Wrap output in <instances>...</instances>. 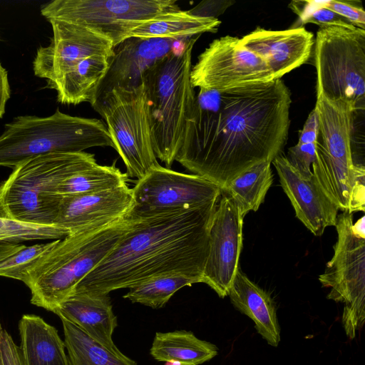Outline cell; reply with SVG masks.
Wrapping results in <instances>:
<instances>
[{
  "label": "cell",
  "instance_id": "24",
  "mask_svg": "<svg viewBox=\"0 0 365 365\" xmlns=\"http://www.w3.org/2000/svg\"><path fill=\"white\" fill-rule=\"evenodd\" d=\"M217 353L215 344L185 330L157 332L150 349L151 356L157 361L180 365H199L211 360Z\"/></svg>",
  "mask_w": 365,
  "mask_h": 365
},
{
  "label": "cell",
  "instance_id": "17",
  "mask_svg": "<svg viewBox=\"0 0 365 365\" xmlns=\"http://www.w3.org/2000/svg\"><path fill=\"white\" fill-rule=\"evenodd\" d=\"M272 163L296 217L304 225L316 236H321L327 227L335 226L339 209L320 187L314 175L302 176L282 153Z\"/></svg>",
  "mask_w": 365,
  "mask_h": 365
},
{
  "label": "cell",
  "instance_id": "30",
  "mask_svg": "<svg viewBox=\"0 0 365 365\" xmlns=\"http://www.w3.org/2000/svg\"><path fill=\"white\" fill-rule=\"evenodd\" d=\"M69 232L55 225H39L0 218V240L21 243L24 241L58 240Z\"/></svg>",
  "mask_w": 365,
  "mask_h": 365
},
{
  "label": "cell",
  "instance_id": "8",
  "mask_svg": "<svg viewBox=\"0 0 365 365\" xmlns=\"http://www.w3.org/2000/svg\"><path fill=\"white\" fill-rule=\"evenodd\" d=\"M317 94L341 98L354 113L365 108V30L319 28L314 38Z\"/></svg>",
  "mask_w": 365,
  "mask_h": 365
},
{
  "label": "cell",
  "instance_id": "38",
  "mask_svg": "<svg viewBox=\"0 0 365 365\" xmlns=\"http://www.w3.org/2000/svg\"><path fill=\"white\" fill-rule=\"evenodd\" d=\"M22 243L0 240V262L24 248Z\"/></svg>",
  "mask_w": 365,
  "mask_h": 365
},
{
  "label": "cell",
  "instance_id": "21",
  "mask_svg": "<svg viewBox=\"0 0 365 365\" xmlns=\"http://www.w3.org/2000/svg\"><path fill=\"white\" fill-rule=\"evenodd\" d=\"M227 296L236 309L255 322L257 333L268 344L277 346L281 340L280 327L276 305L269 294L250 279L240 268Z\"/></svg>",
  "mask_w": 365,
  "mask_h": 365
},
{
  "label": "cell",
  "instance_id": "39",
  "mask_svg": "<svg viewBox=\"0 0 365 365\" xmlns=\"http://www.w3.org/2000/svg\"><path fill=\"white\" fill-rule=\"evenodd\" d=\"M0 218L9 219L6 215V213L5 212V211L4 210V209L2 208V207L1 205H0Z\"/></svg>",
  "mask_w": 365,
  "mask_h": 365
},
{
  "label": "cell",
  "instance_id": "19",
  "mask_svg": "<svg viewBox=\"0 0 365 365\" xmlns=\"http://www.w3.org/2000/svg\"><path fill=\"white\" fill-rule=\"evenodd\" d=\"M240 40L245 47L265 61L274 79L305 63L314 45V34L302 26L282 31L258 26Z\"/></svg>",
  "mask_w": 365,
  "mask_h": 365
},
{
  "label": "cell",
  "instance_id": "18",
  "mask_svg": "<svg viewBox=\"0 0 365 365\" xmlns=\"http://www.w3.org/2000/svg\"><path fill=\"white\" fill-rule=\"evenodd\" d=\"M128 184L102 192L63 197L54 225L70 233L104 225L127 216L132 205Z\"/></svg>",
  "mask_w": 365,
  "mask_h": 365
},
{
  "label": "cell",
  "instance_id": "10",
  "mask_svg": "<svg viewBox=\"0 0 365 365\" xmlns=\"http://www.w3.org/2000/svg\"><path fill=\"white\" fill-rule=\"evenodd\" d=\"M91 105L106 120L128 177L140 180L160 165L152 146L143 83L132 89L112 88L98 96Z\"/></svg>",
  "mask_w": 365,
  "mask_h": 365
},
{
  "label": "cell",
  "instance_id": "5",
  "mask_svg": "<svg viewBox=\"0 0 365 365\" xmlns=\"http://www.w3.org/2000/svg\"><path fill=\"white\" fill-rule=\"evenodd\" d=\"M314 109L319 129L314 177L339 210L364 212L365 168L354 163L351 149L354 113L346 101L322 94H317Z\"/></svg>",
  "mask_w": 365,
  "mask_h": 365
},
{
  "label": "cell",
  "instance_id": "16",
  "mask_svg": "<svg viewBox=\"0 0 365 365\" xmlns=\"http://www.w3.org/2000/svg\"><path fill=\"white\" fill-rule=\"evenodd\" d=\"M192 37L127 38L113 48L110 66L96 97L114 87L140 86L148 69Z\"/></svg>",
  "mask_w": 365,
  "mask_h": 365
},
{
  "label": "cell",
  "instance_id": "6",
  "mask_svg": "<svg viewBox=\"0 0 365 365\" xmlns=\"http://www.w3.org/2000/svg\"><path fill=\"white\" fill-rule=\"evenodd\" d=\"M93 154L53 153L30 158L13 168L0 184V205L9 219L39 225H54L61 197L59 184L96 164Z\"/></svg>",
  "mask_w": 365,
  "mask_h": 365
},
{
  "label": "cell",
  "instance_id": "36",
  "mask_svg": "<svg viewBox=\"0 0 365 365\" xmlns=\"http://www.w3.org/2000/svg\"><path fill=\"white\" fill-rule=\"evenodd\" d=\"M318 118L314 108L309 114L303 128L299 133V144L316 143L318 135Z\"/></svg>",
  "mask_w": 365,
  "mask_h": 365
},
{
  "label": "cell",
  "instance_id": "1",
  "mask_svg": "<svg viewBox=\"0 0 365 365\" xmlns=\"http://www.w3.org/2000/svg\"><path fill=\"white\" fill-rule=\"evenodd\" d=\"M291 103L281 78L223 91L200 88L175 161L222 190L245 170L282 153Z\"/></svg>",
  "mask_w": 365,
  "mask_h": 365
},
{
  "label": "cell",
  "instance_id": "27",
  "mask_svg": "<svg viewBox=\"0 0 365 365\" xmlns=\"http://www.w3.org/2000/svg\"><path fill=\"white\" fill-rule=\"evenodd\" d=\"M269 161L258 163L234 178L222 191L236 202L245 217L257 211L271 187L273 175Z\"/></svg>",
  "mask_w": 365,
  "mask_h": 365
},
{
  "label": "cell",
  "instance_id": "4",
  "mask_svg": "<svg viewBox=\"0 0 365 365\" xmlns=\"http://www.w3.org/2000/svg\"><path fill=\"white\" fill-rule=\"evenodd\" d=\"M195 36L159 61L143 76L152 146L170 168L182 143L195 100L190 81Z\"/></svg>",
  "mask_w": 365,
  "mask_h": 365
},
{
  "label": "cell",
  "instance_id": "15",
  "mask_svg": "<svg viewBox=\"0 0 365 365\" xmlns=\"http://www.w3.org/2000/svg\"><path fill=\"white\" fill-rule=\"evenodd\" d=\"M53 38L41 46L33 62L34 74L46 78L48 84L61 78L78 62L94 56H113V46L106 37L83 26L48 20Z\"/></svg>",
  "mask_w": 365,
  "mask_h": 365
},
{
  "label": "cell",
  "instance_id": "33",
  "mask_svg": "<svg viewBox=\"0 0 365 365\" xmlns=\"http://www.w3.org/2000/svg\"><path fill=\"white\" fill-rule=\"evenodd\" d=\"M321 4L326 9L346 19L353 26L365 30V11L357 1H321Z\"/></svg>",
  "mask_w": 365,
  "mask_h": 365
},
{
  "label": "cell",
  "instance_id": "37",
  "mask_svg": "<svg viewBox=\"0 0 365 365\" xmlns=\"http://www.w3.org/2000/svg\"><path fill=\"white\" fill-rule=\"evenodd\" d=\"M10 97V87L6 69L0 63V118L5 113L6 103Z\"/></svg>",
  "mask_w": 365,
  "mask_h": 365
},
{
  "label": "cell",
  "instance_id": "13",
  "mask_svg": "<svg viewBox=\"0 0 365 365\" xmlns=\"http://www.w3.org/2000/svg\"><path fill=\"white\" fill-rule=\"evenodd\" d=\"M274 80L265 61L247 49L240 38L225 36L213 40L191 68L195 87L223 91Z\"/></svg>",
  "mask_w": 365,
  "mask_h": 365
},
{
  "label": "cell",
  "instance_id": "11",
  "mask_svg": "<svg viewBox=\"0 0 365 365\" xmlns=\"http://www.w3.org/2000/svg\"><path fill=\"white\" fill-rule=\"evenodd\" d=\"M180 9L176 0H55L41 6L48 20L83 26L108 38L113 47L141 22Z\"/></svg>",
  "mask_w": 365,
  "mask_h": 365
},
{
  "label": "cell",
  "instance_id": "35",
  "mask_svg": "<svg viewBox=\"0 0 365 365\" xmlns=\"http://www.w3.org/2000/svg\"><path fill=\"white\" fill-rule=\"evenodd\" d=\"M234 4L235 1L231 0L203 1L188 11L195 16L217 19V16Z\"/></svg>",
  "mask_w": 365,
  "mask_h": 365
},
{
  "label": "cell",
  "instance_id": "12",
  "mask_svg": "<svg viewBox=\"0 0 365 365\" xmlns=\"http://www.w3.org/2000/svg\"><path fill=\"white\" fill-rule=\"evenodd\" d=\"M221 188L200 175L164 168H152L132 188V205L127 217H150L202 205L219 200Z\"/></svg>",
  "mask_w": 365,
  "mask_h": 365
},
{
  "label": "cell",
  "instance_id": "41",
  "mask_svg": "<svg viewBox=\"0 0 365 365\" xmlns=\"http://www.w3.org/2000/svg\"><path fill=\"white\" fill-rule=\"evenodd\" d=\"M2 329H3V327H1V323H0V332L1 331Z\"/></svg>",
  "mask_w": 365,
  "mask_h": 365
},
{
  "label": "cell",
  "instance_id": "22",
  "mask_svg": "<svg viewBox=\"0 0 365 365\" xmlns=\"http://www.w3.org/2000/svg\"><path fill=\"white\" fill-rule=\"evenodd\" d=\"M23 365H70L64 341L56 329L34 314L19 322Z\"/></svg>",
  "mask_w": 365,
  "mask_h": 365
},
{
  "label": "cell",
  "instance_id": "20",
  "mask_svg": "<svg viewBox=\"0 0 365 365\" xmlns=\"http://www.w3.org/2000/svg\"><path fill=\"white\" fill-rule=\"evenodd\" d=\"M53 313L78 327L109 351L121 353L112 339L118 324L108 294L73 292Z\"/></svg>",
  "mask_w": 365,
  "mask_h": 365
},
{
  "label": "cell",
  "instance_id": "7",
  "mask_svg": "<svg viewBox=\"0 0 365 365\" xmlns=\"http://www.w3.org/2000/svg\"><path fill=\"white\" fill-rule=\"evenodd\" d=\"M106 146L114 148L101 120L72 116L58 109L45 118L19 116L5 125L0 135V166L14 168L41 155Z\"/></svg>",
  "mask_w": 365,
  "mask_h": 365
},
{
  "label": "cell",
  "instance_id": "34",
  "mask_svg": "<svg viewBox=\"0 0 365 365\" xmlns=\"http://www.w3.org/2000/svg\"><path fill=\"white\" fill-rule=\"evenodd\" d=\"M316 143L299 144L290 147L286 156L289 163L304 177L313 173L311 165L315 160Z\"/></svg>",
  "mask_w": 365,
  "mask_h": 365
},
{
  "label": "cell",
  "instance_id": "14",
  "mask_svg": "<svg viewBox=\"0 0 365 365\" xmlns=\"http://www.w3.org/2000/svg\"><path fill=\"white\" fill-rule=\"evenodd\" d=\"M244 217L233 199L221 191L209 231L208 252L202 282L220 298L229 289L240 269Z\"/></svg>",
  "mask_w": 365,
  "mask_h": 365
},
{
  "label": "cell",
  "instance_id": "2",
  "mask_svg": "<svg viewBox=\"0 0 365 365\" xmlns=\"http://www.w3.org/2000/svg\"><path fill=\"white\" fill-rule=\"evenodd\" d=\"M217 202L136 219L73 292L108 294L170 273L186 274L202 282Z\"/></svg>",
  "mask_w": 365,
  "mask_h": 365
},
{
  "label": "cell",
  "instance_id": "40",
  "mask_svg": "<svg viewBox=\"0 0 365 365\" xmlns=\"http://www.w3.org/2000/svg\"><path fill=\"white\" fill-rule=\"evenodd\" d=\"M168 363H170V362H168ZM168 365H180V364H178L177 363H170V364H168Z\"/></svg>",
  "mask_w": 365,
  "mask_h": 365
},
{
  "label": "cell",
  "instance_id": "26",
  "mask_svg": "<svg viewBox=\"0 0 365 365\" xmlns=\"http://www.w3.org/2000/svg\"><path fill=\"white\" fill-rule=\"evenodd\" d=\"M60 319L70 365H137L123 353L109 351L74 324Z\"/></svg>",
  "mask_w": 365,
  "mask_h": 365
},
{
  "label": "cell",
  "instance_id": "3",
  "mask_svg": "<svg viewBox=\"0 0 365 365\" xmlns=\"http://www.w3.org/2000/svg\"><path fill=\"white\" fill-rule=\"evenodd\" d=\"M136 219L87 227L57 240L56 245L25 272L22 281L31 302L53 312L114 248Z\"/></svg>",
  "mask_w": 365,
  "mask_h": 365
},
{
  "label": "cell",
  "instance_id": "29",
  "mask_svg": "<svg viewBox=\"0 0 365 365\" xmlns=\"http://www.w3.org/2000/svg\"><path fill=\"white\" fill-rule=\"evenodd\" d=\"M199 282V279L180 273L163 274L130 287L123 298L133 303L158 309L163 307L181 288Z\"/></svg>",
  "mask_w": 365,
  "mask_h": 365
},
{
  "label": "cell",
  "instance_id": "31",
  "mask_svg": "<svg viewBox=\"0 0 365 365\" xmlns=\"http://www.w3.org/2000/svg\"><path fill=\"white\" fill-rule=\"evenodd\" d=\"M57 240L51 242L26 246L0 262V276L22 281L26 269L53 248Z\"/></svg>",
  "mask_w": 365,
  "mask_h": 365
},
{
  "label": "cell",
  "instance_id": "23",
  "mask_svg": "<svg viewBox=\"0 0 365 365\" xmlns=\"http://www.w3.org/2000/svg\"><path fill=\"white\" fill-rule=\"evenodd\" d=\"M112 57L94 56L83 59L48 86L57 91V100L62 104L91 103L107 73Z\"/></svg>",
  "mask_w": 365,
  "mask_h": 365
},
{
  "label": "cell",
  "instance_id": "32",
  "mask_svg": "<svg viewBox=\"0 0 365 365\" xmlns=\"http://www.w3.org/2000/svg\"><path fill=\"white\" fill-rule=\"evenodd\" d=\"M289 8L299 17L302 24H314L324 28L330 26H354L346 19L324 8L318 1H293Z\"/></svg>",
  "mask_w": 365,
  "mask_h": 365
},
{
  "label": "cell",
  "instance_id": "25",
  "mask_svg": "<svg viewBox=\"0 0 365 365\" xmlns=\"http://www.w3.org/2000/svg\"><path fill=\"white\" fill-rule=\"evenodd\" d=\"M221 21L218 19L201 17L181 9L167 11L141 22L132 29L129 37L180 38L215 33Z\"/></svg>",
  "mask_w": 365,
  "mask_h": 365
},
{
  "label": "cell",
  "instance_id": "28",
  "mask_svg": "<svg viewBox=\"0 0 365 365\" xmlns=\"http://www.w3.org/2000/svg\"><path fill=\"white\" fill-rule=\"evenodd\" d=\"M128 177L115 166L98 163L81 170L63 180L56 194L63 197L102 192L127 184Z\"/></svg>",
  "mask_w": 365,
  "mask_h": 365
},
{
  "label": "cell",
  "instance_id": "9",
  "mask_svg": "<svg viewBox=\"0 0 365 365\" xmlns=\"http://www.w3.org/2000/svg\"><path fill=\"white\" fill-rule=\"evenodd\" d=\"M335 227L334 255L319 280L330 289L327 299L344 304L341 322L352 340L365 322V217L353 223L352 214L343 212Z\"/></svg>",
  "mask_w": 365,
  "mask_h": 365
}]
</instances>
